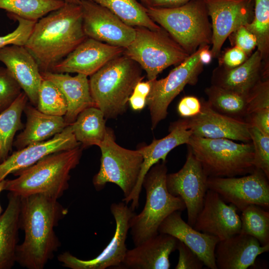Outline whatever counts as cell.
Instances as JSON below:
<instances>
[{
  "label": "cell",
  "instance_id": "cell-1",
  "mask_svg": "<svg viewBox=\"0 0 269 269\" xmlns=\"http://www.w3.org/2000/svg\"><path fill=\"white\" fill-rule=\"evenodd\" d=\"M20 198L19 227L24 238L17 246L16 263L27 269H43L61 245L54 229L68 211L57 199L42 194Z\"/></svg>",
  "mask_w": 269,
  "mask_h": 269
},
{
  "label": "cell",
  "instance_id": "cell-2",
  "mask_svg": "<svg viewBox=\"0 0 269 269\" xmlns=\"http://www.w3.org/2000/svg\"><path fill=\"white\" fill-rule=\"evenodd\" d=\"M86 38L80 4L65 2L36 22L24 47L40 72H44L50 71Z\"/></svg>",
  "mask_w": 269,
  "mask_h": 269
},
{
  "label": "cell",
  "instance_id": "cell-3",
  "mask_svg": "<svg viewBox=\"0 0 269 269\" xmlns=\"http://www.w3.org/2000/svg\"><path fill=\"white\" fill-rule=\"evenodd\" d=\"M82 151L78 146L50 154L14 173L17 178L4 179L3 190L20 197L42 194L58 200L69 188L70 173L79 163Z\"/></svg>",
  "mask_w": 269,
  "mask_h": 269
},
{
  "label": "cell",
  "instance_id": "cell-4",
  "mask_svg": "<svg viewBox=\"0 0 269 269\" xmlns=\"http://www.w3.org/2000/svg\"><path fill=\"white\" fill-rule=\"evenodd\" d=\"M141 69L137 63L124 54L90 76L91 96L106 119L115 118L126 111L135 85L143 78Z\"/></svg>",
  "mask_w": 269,
  "mask_h": 269
},
{
  "label": "cell",
  "instance_id": "cell-5",
  "mask_svg": "<svg viewBox=\"0 0 269 269\" xmlns=\"http://www.w3.org/2000/svg\"><path fill=\"white\" fill-rule=\"evenodd\" d=\"M165 161L153 165L145 175L142 186L146 193L142 210L134 214L130 221V229L134 246H137L158 233L162 221L170 214L186 209L180 198L167 190Z\"/></svg>",
  "mask_w": 269,
  "mask_h": 269
},
{
  "label": "cell",
  "instance_id": "cell-6",
  "mask_svg": "<svg viewBox=\"0 0 269 269\" xmlns=\"http://www.w3.org/2000/svg\"><path fill=\"white\" fill-rule=\"evenodd\" d=\"M148 15L190 55L211 44V23L204 0H191L175 7H146Z\"/></svg>",
  "mask_w": 269,
  "mask_h": 269
},
{
  "label": "cell",
  "instance_id": "cell-7",
  "mask_svg": "<svg viewBox=\"0 0 269 269\" xmlns=\"http://www.w3.org/2000/svg\"><path fill=\"white\" fill-rule=\"evenodd\" d=\"M187 144L208 177L243 176L256 169L251 142L237 143L227 138H207L192 135Z\"/></svg>",
  "mask_w": 269,
  "mask_h": 269
},
{
  "label": "cell",
  "instance_id": "cell-8",
  "mask_svg": "<svg viewBox=\"0 0 269 269\" xmlns=\"http://www.w3.org/2000/svg\"><path fill=\"white\" fill-rule=\"evenodd\" d=\"M133 41L123 54L137 63L146 72L148 80L172 65L179 64L190 55L161 27L156 30L135 27Z\"/></svg>",
  "mask_w": 269,
  "mask_h": 269
},
{
  "label": "cell",
  "instance_id": "cell-9",
  "mask_svg": "<svg viewBox=\"0 0 269 269\" xmlns=\"http://www.w3.org/2000/svg\"><path fill=\"white\" fill-rule=\"evenodd\" d=\"M98 146L101 151V164L93 178L95 189L100 191L108 183L117 185L122 190L124 199L133 192L138 179L143 157L138 150L124 148L118 144L112 131L107 130Z\"/></svg>",
  "mask_w": 269,
  "mask_h": 269
},
{
  "label": "cell",
  "instance_id": "cell-10",
  "mask_svg": "<svg viewBox=\"0 0 269 269\" xmlns=\"http://www.w3.org/2000/svg\"><path fill=\"white\" fill-rule=\"evenodd\" d=\"M202 46L171 70L166 77L151 81L146 105L150 112L152 129L166 118L169 104L185 86L196 83L203 69V65L199 59Z\"/></svg>",
  "mask_w": 269,
  "mask_h": 269
},
{
  "label": "cell",
  "instance_id": "cell-11",
  "mask_svg": "<svg viewBox=\"0 0 269 269\" xmlns=\"http://www.w3.org/2000/svg\"><path fill=\"white\" fill-rule=\"evenodd\" d=\"M110 210L115 220L116 229L106 248L95 258L87 260L79 259L69 252L62 253L57 260L63 267L71 269H120L128 250L126 242L130 221L134 213L123 201L112 204Z\"/></svg>",
  "mask_w": 269,
  "mask_h": 269
},
{
  "label": "cell",
  "instance_id": "cell-12",
  "mask_svg": "<svg viewBox=\"0 0 269 269\" xmlns=\"http://www.w3.org/2000/svg\"><path fill=\"white\" fill-rule=\"evenodd\" d=\"M208 189L242 211L250 205L269 207V179L260 169L241 177H208Z\"/></svg>",
  "mask_w": 269,
  "mask_h": 269
},
{
  "label": "cell",
  "instance_id": "cell-13",
  "mask_svg": "<svg viewBox=\"0 0 269 269\" xmlns=\"http://www.w3.org/2000/svg\"><path fill=\"white\" fill-rule=\"evenodd\" d=\"M207 178L201 163L189 147L183 167L178 171L166 175L167 190L184 202L187 209V223L192 227L203 205L208 189Z\"/></svg>",
  "mask_w": 269,
  "mask_h": 269
},
{
  "label": "cell",
  "instance_id": "cell-14",
  "mask_svg": "<svg viewBox=\"0 0 269 269\" xmlns=\"http://www.w3.org/2000/svg\"><path fill=\"white\" fill-rule=\"evenodd\" d=\"M80 5L87 37L124 49L134 40L135 27L124 23L106 7L91 0H82Z\"/></svg>",
  "mask_w": 269,
  "mask_h": 269
},
{
  "label": "cell",
  "instance_id": "cell-15",
  "mask_svg": "<svg viewBox=\"0 0 269 269\" xmlns=\"http://www.w3.org/2000/svg\"><path fill=\"white\" fill-rule=\"evenodd\" d=\"M212 31L211 52L219 55L226 39L241 26L252 21L253 0H204Z\"/></svg>",
  "mask_w": 269,
  "mask_h": 269
},
{
  "label": "cell",
  "instance_id": "cell-16",
  "mask_svg": "<svg viewBox=\"0 0 269 269\" xmlns=\"http://www.w3.org/2000/svg\"><path fill=\"white\" fill-rule=\"evenodd\" d=\"M235 206L227 204L216 192L208 189L193 227L219 241L225 240L241 232V221Z\"/></svg>",
  "mask_w": 269,
  "mask_h": 269
},
{
  "label": "cell",
  "instance_id": "cell-17",
  "mask_svg": "<svg viewBox=\"0 0 269 269\" xmlns=\"http://www.w3.org/2000/svg\"><path fill=\"white\" fill-rule=\"evenodd\" d=\"M201 110L193 117L185 118L192 135L207 138H227L243 142H251L250 124L214 110L206 101L201 100Z\"/></svg>",
  "mask_w": 269,
  "mask_h": 269
},
{
  "label": "cell",
  "instance_id": "cell-18",
  "mask_svg": "<svg viewBox=\"0 0 269 269\" xmlns=\"http://www.w3.org/2000/svg\"><path fill=\"white\" fill-rule=\"evenodd\" d=\"M124 48L87 37L50 72L82 74L90 76L112 59L123 54Z\"/></svg>",
  "mask_w": 269,
  "mask_h": 269
},
{
  "label": "cell",
  "instance_id": "cell-19",
  "mask_svg": "<svg viewBox=\"0 0 269 269\" xmlns=\"http://www.w3.org/2000/svg\"><path fill=\"white\" fill-rule=\"evenodd\" d=\"M169 134L165 137L156 139L147 145L137 150L141 154L143 162L136 184L131 194L122 201L128 204L131 202V208L134 211L139 206L140 193L142 188L143 179L150 168L160 160L166 161L168 153L175 147L187 144L192 132L187 128L185 118L172 123L169 127Z\"/></svg>",
  "mask_w": 269,
  "mask_h": 269
},
{
  "label": "cell",
  "instance_id": "cell-20",
  "mask_svg": "<svg viewBox=\"0 0 269 269\" xmlns=\"http://www.w3.org/2000/svg\"><path fill=\"white\" fill-rule=\"evenodd\" d=\"M80 144L69 125L52 138L30 144L8 156L0 163V181L4 180L9 174L27 168L50 154L72 149Z\"/></svg>",
  "mask_w": 269,
  "mask_h": 269
},
{
  "label": "cell",
  "instance_id": "cell-21",
  "mask_svg": "<svg viewBox=\"0 0 269 269\" xmlns=\"http://www.w3.org/2000/svg\"><path fill=\"white\" fill-rule=\"evenodd\" d=\"M0 61L11 73L31 104L36 107L43 78L32 55L24 46L8 45L0 48Z\"/></svg>",
  "mask_w": 269,
  "mask_h": 269
},
{
  "label": "cell",
  "instance_id": "cell-22",
  "mask_svg": "<svg viewBox=\"0 0 269 269\" xmlns=\"http://www.w3.org/2000/svg\"><path fill=\"white\" fill-rule=\"evenodd\" d=\"M181 215L179 211L170 214L160 225L158 233L173 236L196 254L208 268L218 269L215 250L219 239L195 229L182 219Z\"/></svg>",
  "mask_w": 269,
  "mask_h": 269
},
{
  "label": "cell",
  "instance_id": "cell-23",
  "mask_svg": "<svg viewBox=\"0 0 269 269\" xmlns=\"http://www.w3.org/2000/svg\"><path fill=\"white\" fill-rule=\"evenodd\" d=\"M177 243L173 236L158 233L128 250L120 269H168L169 256L176 250Z\"/></svg>",
  "mask_w": 269,
  "mask_h": 269
},
{
  "label": "cell",
  "instance_id": "cell-24",
  "mask_svg": "<svg viewBox=\"0 0 269 269\" xmlns=\"http://www.w3.org/2000/svg\"><path fill=\"white\" fill-rule=\"evenodd\" d=\"M269 251V245L262 246L254 237L240 233L219 241L215 250L216 264L219 269H247Z\"/></svg>",
  "mask_w": 269,
  "mask_h": 269
},
{
  "label": "cell",
  "instance_id": "cell-25",
  "mask_svg": "<svg viewBox=\"0 0 269 269\" xmlns=\"http://www.w3.org/2000/svg\"><path fill=\"white\" fill-rule=\"evenodd\" d=\"M269 79L262 56L257 50L240 65L228 68L221 65L212 73L211 85L242 95H248L262 79Z\"/></svg>",
  "mask_w": 269,
  "mask_h": 269
},
{
  "label": "cell",
  "instance_id": "cell-26",
  "mask_svg": "<svg viewBox=\"0 0 269 269\" xmlns=\"http://www.w3.org/2000/svg\"><path fill=\"white\" fill-rule=\"evenodd\" d=\"M43 79L54 83L64 95L67 103V111L64 116L68 125L72 124L84 110L95 107L91 96L88 76L77 74L72 76L69 73L41 72Z\"/></svg>",
  "mask_w": 269,
  "mask_h": 269
},
{
  "label": "cell",
  "instance_id": "cell-27",
  "mask_svg": "<svg viewBox=\"0 0 269 269\" xmlns=\"http://www.w3.org/2000/svg\"><path fill=\"white\" fill-rule=\"evenodd\" d=\"M23 112L26 117L25 128L16 136L13 143L17 150L46 140L62 132L69 125L64 117L44 114L27 104Z\"/></svg>",
  "mask_w": 269,
  "mask_h": 269
},
{
  "label": "cell",
  "instance_id": "cell-28",
  "mask_svg": "<svg viewBox=\"0 0 269 269\" xmlns=\"http://www.w3.org/2000/svg\"><path fill=\"white\" fill-rule=\"evenodd\" d=\"M8 204L0 216V269H10L16 263L18 245L20 197L9 192Z\"/></svg>",
  "mask_w": 269,
  "mask_h": 269
},
{
  "label": "cell",
  "instance_id": "cell-29",
  "mask_svg": "<svg viewBox=\"0 0 269 269\" xmlns=\"http://www.w3.org/2000/svg\"><path fill=\"white\" fill-rule=\"evenodd\" d=\"M105 118L99 108L91 107L82 111L70 125L76 139L82 146H98L103 141L107 130Z\"/></svg>",
  "mask_w": 269,
  "mask_h": 269
},
{
  "label": "cell",
  "instance_id": "cell-30",
  "mask_svg": "<svg viewBox=\"0 0 269 269\" xmlns=\"http://www.w3.org/2000/svg\"><path fill=\"white\" fill-rule=\"evenodd\" d=\"M28 100L22 91L11 105L0 113V163L8 156L16 133L23 128L21 117Z\"/></svg>",
  "mask_w": 269,
  "mask_h": 269
},
{
  "label": "cell",
  "instance_id": "cell-31",
  "mask_svg": "<svg viewBox=\"0 0 269 269\" xmlns=\"http://www.w3.org/2000/svg\"><path fill=\"white\" fill-rule=\"evenodd\" d=\"M208 105L215 111L246 122L248 95H242L211 85L205 90Z\"/></svg>",
  "mask_w": 269,
  "mask_h": 269
},
{
  "label": "cell",
  "instance_id": "cell-32",
  "mask_svg": "<svg viewBox=\"0 0 269 269\" xmlns=\"http://www.w3.org/2000/svg\"><path fill=\"white\" fill-rule=\"evenodd\" d=\"M111 11L126 24L152 30L161 27L148 15L146 7L137 0H91Z\"/></svg>",
  "mask_w": 269,
  "mask_h": 269
},
{
  "label": "cell",
  "instance_id": "cell-33",
  "mask_svg": "<svg viewBox=\"0 0 269 269\" xmlns=\"http://www.w3.org/2000/svg\"><path fill=\"white\" fill-rule=\"evenodd\" d=\"M254 15L246 27L255 35L257 50L263 61L264 69L269 72V0H253Z\"/></svg>",
  "mask_w": 269,
  "mask_h": 269
},
{
  "label": "cell",
  "instance_id": "cell-34",
  "mask_svg": "<svg viewBox=\"0 0 269 269\" xmlns=\"http://www.w3.org/2000/svg\"><path fill=\"white\" fill-rule=\"evenodd\" d=\"M64 3L62 0H0V9L25 19L37 21Z\"/></svg>",
  "mask_w": 269,
  "mask_h": 269
},
{
  "label": "cell",
  "instance_id": "cell-35",
  "mask_svg": "<svg viewBox=\"0 0 269 269\" xmlns=\"http://www.w3.org/2000/svg\"><path fill=\"white\" fill-rule=\"evenodd\" d=\"M241 212L240 233L254 237L262 246L269 245V212L257 205H250Z\"/></svg>",
  "mask_w": 269,
  "mask_h": 269
},
{
  "label": "cell",
  "instance_id": "cell-36",
  "mask_svg": "<svg viewBox=\"0 0 269 269\" xmlns=\"http://www.w3.org/2000/svg\"><path fill=\"white\" fill-rule=\"evenodd\" d=\"M67 107L66 100L60 89L50 81L43 79L36 108L47 115L64 117Z\"/></svg>",
  "mask_w": 269,
  "mask_h": 269
},
{
  "label": "cell",
  "instance_id": "cell-37",
  "mask_svg": "<svg viewBox=\"0 0 269 269\" xmlns=\"http://www.w3.org/2000/svg\"><path fill=\"white\" fill-rule=\"evenodd\" d=\"M249 133L254 148V165L269 179V135L254 126L250 125Z\"/></svg>",
  "mask_w": 269,
  "mask_h": 269
},
{
  "label": "cell",
  "instance_id": "cell-38",
  "mask_svg": "<svg viewBox=\"0 0 269 269\" xmlns=\"http://www.w3.org/2000/svg\"><path fill=\"white\" fill-rule=\"evenodd\" d=\"M7 16L18 22L16 28L11 32L0 36V48L8 45L24 46L37 21L29 20L7 12Z\"/></svg>",
  "mask_w": 269,
  "mask_h": 269
},
{
  "label": "cell",
  "instance_id": "cell-39",
  "mask_svg": "<svg viewBox=\"0 0 269 269\" xmlns=\"http://www.w3.org/2000/svg\"><path fill=\"white\" fill-rule=\"evenodd\" d=\"M21 90L9 71L6 67H0V113L12 104Z\"/></svg>",
  "mask_w": 269,
  "mask_h": 269
},
{
  "label": "cell",
  "instance_id": "cell-40",
  "mask_svg": "<svg viewBox=\"0 0 269 269\" xmlns=\"http://www.w3.org/2000/svg\"><path fill=\"white\" fill-rule=\"evenodd\" d=\"M266 109H269V79L261 80L249 93L248 117L255 112Z\"/></svg>",
  "mask_w": 269,
  "mask_h": 269
},
{
  "label": "cell",
  "instance_id": "cell-41",
  "mask_svg": "<svg viewBox=\"0 0 269 269\" xmlns=\"http://www.w3.org/2000/svg\"><path fill=\"white\" fill-rule=\"evenodd\" d=\"M177 250L179 252L176 269H201L204 265L199 257L184 243L178 240Z\"/></svg>",
  "mask_w": 269,
  "mask_h": 269
},
{
  "label": "cell",
  "instance_id": "cell-42",
  "mask_svg": "<svg viewBox=\"0 0 269 269\" xmlns=\"http://www.w3.org/2000/svg\"><path fill=\"white\" fill-rule=\"evenodd\" d=\"M231 34L233 37V46L238 47L250 56L257 46V40L255 35L244 25L239 27Z\"/></svg>",
  "mask_w": 269,
  "mask_h": 269
},
{
  "label": "cell",
  "instance_id": "cell-43",
  "mask_svg": "<svg viewBox=\"0 0 269 269\" xmlns=\"http://www.w3.org/2000/svg\"><path fill=\"white\" fill-rule=\"evenodd\" d=\"M201 110V100L196 97L187 96L182 98L177 106L178 114L183 118L197 116Z\"/></svg>",
  "mask_w": 269,
  "mask_h": 269
},
{
  "label": "cell",
  "instance_id": "cell-44",
  "mask_svg": "<svg viewBox=\"0 0 269 269\" xmlns=\"http://www.w3.org/2000/svg\"><path fill=\"white\" fill-rule=\"evenodd\" d=\"M249 57L243 50L234 46L224 52L219 65L228 68H234L244 63Z\"/></svg>",
  "mask_w": 269,
  "mask_h": 269
},
{
  "label": "cell",
  "instance_id": "cell-45",
  "mask_svg": "<svg viewBox=\"0 0 269 269\" xmlns=\"http://www.w3.org/2000/svg\"><path fill=\"white\" fill-rule=\"evenodd\" d=\"M246 122L269 135V109L255 112L248 116Z\"/></svg>",
  "mask_w": 269,
  "mask_h": 269
},
{
  "label": "cell",
  "instance_id": "cell-46",
  "mask_svg": "<svg viewBox=\"0 0 269 269\" xmlns=\"http://www.w3.org/2000/svg\"><path fill=\"white\" fill-rule=\"evenodd\" d=\"M191 0H149L150 6L171 8L185 4Z\"/></svg>",
  "mask_w": 269,
  "mask_h": 269
},
{
  "label": "cell",
  "instance_id": "cell-47",
  "mask_svg": "<svg viewBox=\"0 0 269 269\" xmlns=\"http://www.w3.org/2000/svg\"><path fill=\"white\" fill-rule=\"evenodd\" d=\"M128 102L134 110L140 111L146 105V98L132 93L129 97Z\"/></svg>",
  "mask_w": 269,
  "mask_h": 269
},
{
  "label": "cell",
  "instance_id": "cell-48",
  "mask_svg": "<svg viewBox=\"0 0 269 269\" xmlns=\"http://www.w3.org/2000/svg\"><path fill=\"white\" fill-rule=\"evenodd\" d=\"M151 87V81L143 82L140 81L135 85L133 93L147 98L148 96Z\"/></svg>",
  "mask_w": 269,
  "mask_h": 269
},
{
  "label": "cell",
  "instance_id": "cell-49",
  "mask_svg": "<svg viewBox=\"0 0 269 269\" xmlns=\"http://www.w3.org/2000/svg\"><path fill=\"white\" fill-rule=\"evenodd\" d=\"M209 48V45L202 46L199 54V59L203 65L208 64L212 61L213 56Z\"/></svg>",
  "mask_w": 269,
  "mask_h": 269
},
{
  "label": "cell",
  "instance_id": "cell-50",
  "mask_svg": "<svg viewBox=\"0 0 269 269\" xmlns=\"http://www.w3.org/2000/svg\"><path fill=\"white\" fill-rule=\"evenodd\" d=\"M65 2L73 3L76 4H80L82 0H62Z\"/></svg>",
  "mask_w": 269,
  "mask_h": 269
},
{
  "label": "cell",
  "instance_id": "cell-51",
  "mask_svg": "<svg viewBox=\"0 0 269 269\" xmlns=\"http://www.w3.org/2000/svg\"><path fill=\"white\" fill-rule=\"evenodd\" d=\"M4 180L0 181V194L1 192L3 191V184H4ZM2 209L1 207L0 204V216L2 214Z\"/></svg>",
  "mask_w": 269,
  "mask_h": 269
},
{
  "label": "cell",
  "instance_id": "cell-52",
  "mask_svg": "<svg viewBox=\"0 0 269 269\" xmlns=\"http://www.w3.org/2000/svg\"><path fill=\"white\" fill-rule=\"evenodd\" d=\"M141 2L142 3V5L145 7L150 6V1L149 0H140Z\"/></svg>",
  "mask_w": 269,
  "mask_h": 269
}]
</instances>
